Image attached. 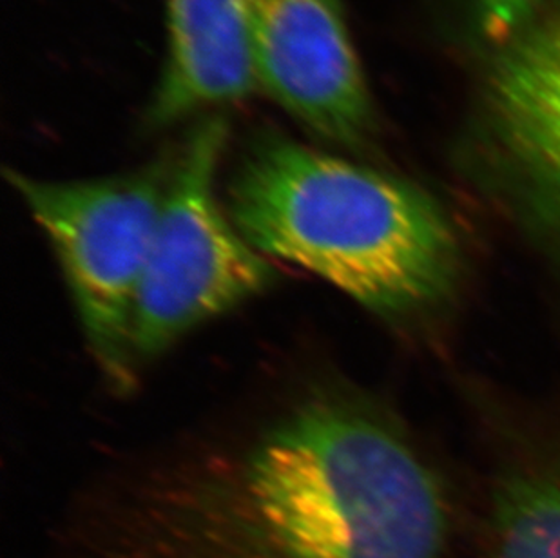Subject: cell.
Segmentation results:
<instances>
[{
	"instance_id": "7",
	"label": "cell",
	"mask_w": 560,
	"mask_h": 558,
	"mask_svg": "<svg viewBox=\"0 0 560 558\" xmlns=\"http://www.w3.org/2000/svg\"><path fill=\"white\" fill-rule=\"evenodd\" d=\"M258 0H165L167 57L148 121L165 127L258 91L254 21Z\"/></svg>"
},
{
	"instance_id": "3",
	"label": "cell",
	"mask_w": 560,
	"mask_h": 558,
	"mask_svg": "<svg viewBox=\"0 0 560 558\" xmlns=\"http://www.w3.org/2000/svg\"><path fill=\"white\" fill-rule=\"evenodd\" d=\"M175 164L96 179H40L5 171L62 269L88 348L118 391L135 383L138 294Z\"/></svg>"
},
{
	"instance_id": "8",
	"label": "cell",
	"mask_w": 560,
	"mask_h": 558,
	"mask_svg": "<svg viewBox=\"0 0 560 558\" xmlns=\"http://www.w3.org/2000/svg\"><path fill=\"white\" fill-rule=\"evenodd\" d=\"M492 513L493 558H560V463L510 475Z\"/></svg>"
},
{
	"instance_id": "1",
	"label": "cell",
	"mask_w": 560,
	"mask_h": 558,
	"mask_svg": "<svg viewBox=\"0 0 560 558\" xmlns=\"http://www.w3.org/2000/svg\"><path fill=\"white\" fill-rule=\"evenodd\" d=\"M448 513L396 419L314 375L107 475L38 558H444Z\"/></svg>"
},
{
	"instance_id": "6",
	"label": "cell",
	"mask_w": 560,
	"mask_h": 558,
	"mask_svg": "<svg viewBox=\"0 0 560 558\" xmlns=\"http://www.w3.org/2000/svg\"><path fill=\"white\" fill-rule=\"evenodd\" d=\"M254 71L258 90L328 142L371 135V93L339 0H258Z\"/></svg>"
},
{
	"instance_id": "2",
	"label": "cell",
	"mask_w": 560,
	"mask_h": 558,
	"mask_svg": "<svg viewBox=\"0 0 560 558\" xmlns=\"http://www.w3.org/2000/svg\"><path fill=\"white\" fill-rule=\"evenodd\" d=\"M225 209L265 258L307 270L388 319L439 305L459 272L452 225L427 193L289 138L250 149Z\"/></svg>"
},
{
	"instance_id": "4",
	"label": "cell",
	"mask_w": 560,
	"mask_h": 558,
	"mask_svg": "<svg viewBox=\"0 0 560 558\" xmlns=\"http://www.w3.org/2000/svg\"><path fill=\"white\" fill-rule=\"evenodd\" d=\"M225 142V121L209 118L190 132L175 160L138 294L132 330L138 369L278 279L275 261L240 234L218 201Z\"/></svg>"
},
{
	"instance_id": "5",
	"label": "cell",
	"mask_w": 560,
	"mask_h": 558,
	"mask_svg": "<svg viewBox=\"0 0 560 558\" xmlns=\"http://www.w3.org/2000/svg\"><path fill=\"white\" fill-rule=\"evenodd\" d=\"M485 102L513 176L560 220V0H485Z\"/></svg>"
}]
</instances>
